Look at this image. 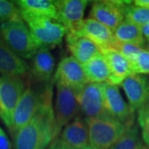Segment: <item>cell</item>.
Masks as SVG:
<instances>
[{
	"mask_svg": "<svg viewBox=\"0 0 149 149\" xmlns=\"http://www.w3.org/2000/svg\"><path fill=\"white\" fill-rule=\"evenodd\" d=\"M52 87L46 85L40 92V105L32 120L14 135L15 149H46L56 139Z\"/></svg>",
	"mask_w": 149,
	"mask_h": 149,
	"instance_id": "6da1fadb",
	"label": "cell"
},
{
	"mask_svg": "<svg viewBox=\"0 0 149 149\" xmlns=\"http://www.w3.org/2000/svg\"><path fill=\"white\" fill-rule=\"evenodd\" d=\"M0 38L23 60L32 59L42 47L21 16L0 23Z\"/></svg>",
	"mask_w": 149,
	"mask_h": 149,
	"instance_id": "7a4b0ae2",
	"label": "cell"
},
{
	"mask_svg": "<svg viewBox=\"0 0 149 149\" xmlns=\"http://www.w3.org/2000/svg\"><path fill=\"white\" fill-rule=\"evenodd\" d=\"M85 121L90 143L98 149H110L128 127L108 113L98 117L86 118Z\"/></svg>",
	"mask_w": 149,
	"mask_h": 149,
	"instance_id": "3957f363",
	"label": "cell"
},
{
	"mask_svg": "<svg viewBox=\"0 0 149 149\" xmlns=\"http://www.w3.org/2000/svg\"><path fill=\"white\" fill-rule=\"evenodd\" d=\"M20 16L42 47H48L61 44L67 32L63 25L51 18L23 13H20Z\"/></svg>",
	"mask_w": 149,
	"mask_h": 149,
	"instance_id": "277c9868",
	"label": "cell"
},
{
	"mask_svg": "<svg viewBox=\"0 0 149 149\" xmlns=\"http://www.w3.org/2000/svg\"><path fill=\"white\" fill-rule=\"evenodd\" d=\"M25 90L22 77L0 74V118L9 130L14 109Z\"/></svg>",
	"mask_w": 149,
	"mask_h": 149,
	"instance_id": "5b68a950",
	"label": "cell"
},
{
	"mask_svg": "<svg viewBox=\"0 0 149 149\" xmlns=\"http://www.w3.org/2000/svg\"><path fill=\"white\" fill-rule=\"evenodd\" d=\"M56 85L54 116L56 131L58 136L61 129L76 117L80 108L74 91L59 82H56Z\"/></svg>",
	"mask_w": 149,
	"mask_h": 149,
	"instance_id": "8992f818",
	"label": "cell"
},
{
	"mask_svg": "<svg viewBox=\"0 0 149 149\" xmlns=\"http://www.w3.org/2000/svg\"><path fill=\"white\" fill-rule=\"evenodd\" d=\"M104 83L87 82L74 93L79 108L86 118H95L106 113L104 108Z\"/></svg>",
	"mask_w": 149,
	"mask_h": 149,
	"instance_id": "52a82bcc",
	"label": "cell"
},
{
	"mask_svg": "<svg viewBox=\"0 0 149 149\" xmlns=\"http://www.w3.org/2000/svg\"><path fill=\"white\" fill-rule=\"evenodd\" d=\"M127 1H97L91 8L89 17L107 27L113 33L124 20V7Z\"/></svg>",
	"mask_w": 149,
	"mask_h": 149,
	"instance_id": "ba28073f",
	"label": "cell"
},
{
	"mask_svg": "<svg viewBox=\"0 0 149 149\" xmlns=\"http://www.w3.org/2000/svg\"><path fill=\"white\" fill-rule=\"evenodd\" d=\"M40 105V92L27 86L14 109L10 132L13 135L27 125L37 113Z\"/></svg>",
	"mask_w": 149,
	"mask_h": 149,
	"instance_id": "9c48e42d",
	"label": "cell"
},
{
	"mask_svg": "<svg viewBox=\"0 0 149 149\" xmlns=\"http://www.w3.org/2000/svg\"><path fill=\"white\" fill-rule=\"evenodd\" d=\"M54 80L76 93L88 82L82 65L72 56L65 57L58 64Z\"/></svg>",
	"mask_w": 149,
	"mask_h": 149,
	"instance_id": "30bf717a",
	"label": "cell"
},
{
	"mask_svg": "<svg viewBox=\"0 0 149 149\" xmlns=\"http://www.w3.org/2000/svg\"><path fill=\"white\" fill-rule=\"evenodd\" d=\"M104 108L106 113L128 126L133 124L134 112L124 101L118 85L105 82L104 86Z\"/></svg>",
	"mask_w": 149,
	"mask_h": 149,
	"instance_id": "8fae6325",
	"label": "cell"
},
{
	"mask_svg": "<svg viewBox=\"0 0 149 149\" xmlns=\"http://www.w3.org/2000/svg\"><path fill=\"white\" fill-rule=\"evenodd\" d=\"M69 32H74L89 38L99 47L100 51L112 48L116 41L113 33L108 27L90 17L84 19L77 27Z\"/></svg>",
	"mask_w": 149,
	"mask_h": 149,
	"instance_id": "7c38bea8",
	"label": "cell"
},
{
	"mask_svg": "<svg viewBox=\"0 0 149 149\" xmlns=\"http://www.w3.org/2000/svg\"><path fill=\"white\" fill-rule=\"evenodd\" d=\"M57 9L56 22L63 25L67 32L73 30L84 20V13L88 1L59 0L53 1Z\"/></svg>",
	"mask_w": 149,
	"mask_h": 149,
	"instance_id": "4fadbf2b",
	"label": "cell"
},
{
	"mask_svg": "<svg viewBox=\"0 0 149 149\" xmlns=\"http://www.w3.org/2000/svg\"><path fill=\"white\" fill-rule=\"evenodd\" d=\"M133 112L139 110L149 98V80L143 74H130L121 84Z\"/></svg>",
	"mask_w": 149,
	"mask_h": 149,
	"instance_id": "5bb4252c",
	"label": "cell"
},
{
	"mask_svg": "<svg viewBox=\"0 0 149 149\" xmlns=\"http://www.w3.org/2000/svg\"><path fill=\"white\" fill-rule=\"evenodd\" d=\"M66 45L74 57L81 65L100 54L99 47L89 38L74 32H66Z\"/></svg>",
	"mask_w": 149,
	"mask_h": 149,
	"instance_id": "9a60e30c",
	"label": "cell"
},
{
	"mask_svg": "<svg viewBox=\"0 0 149 149\" xmlns=\"http://www.w3.org/2000/svg\"><path fill=\"white\" fill-rule=\"evenodd\" d=\"M100 52L106 59L109 68V77L107 83L113 85H121L130 74H133L132 65L128 60L113 48L101 50Z\"/></svg>",
	"mask_w": 149,
	"mask_h": 149,
	"instance_id": "2e32d148",
	"label": "cell"
},
{
	"mask_svg": "<svg viewBox=\"0 0 149 149\" xmlns=\"http://www.w3.org/2000/svg\"><path fill=\"white\" fill-rule=\"evenodd\" d=\"M29 70L25 60L18 56L0 38V74L22 77Z\"/></svg>",
	"mask_w": 149,
	"mask_h": 149,
	"instance_id": "e0dca14e",
	"label": "cell"
},
{
	"mask_svg": "<svg viewBox=\"0 0 149 149\" xmlns=\"http://www.w3.org/2000/svg\"><path fill=\"white\" fill-rule=\"evenodd\" d=\"M60 139L75 149L85 148L90 143L89 129L85 119L76 116L63 128Z\"/></svg>",
	"mask_w": 149,
	"mask_h": 149,
	"instance_id": "ac0fdd59",
	"label": "cell"
},
{
	"mask_svg": "<svg viewBox=\"0 0 149 149\" xmlns=\"http://www.w3.org/2000/svg\"><path fill=\"white\" fill-rule=\"evenodd\" d=\"M32 73L39 81L49 82L53 74L55 60L47 47H42L32 58Z\"/></svg>",
	"mask_w": 149,
	"mask_h": 149,
	"instance_id": "d6986e66",
	"label": "cell"
},
{
	"mask_svg": "<svg viewBox=\"0 0 149 149\" xmlns=\"http://www.w3.org/2000/svg\"><path fill=\"white\" fill-rule=\"evenodd\" d=\"M15 4L19 13H28L36 16L45 17L56 21L57 9L53 1L50 0H19Z\"/></svg>",
	"mask_w": 149,
	"mask_h": 149,
	"instance_id": "ffe728a7",
	"label": "cell"
},
{
	"mask_svg": "<svg viewBox=\"0 0 149 149\" xmlns=\"http://www.w3.org/2000/svg\"><path fill=\"white\" fill-rule=\"evenodd\" d=\"M88 82L105 83L109 77V68L102 53L97 55L88 63L82 65Z\"/></svg>",
	"mask_w": 149,
	"mask_h": 149,
	"instance_id": "44dd1931",
	"label": "cell"
},
{
	"mask_svg": "<svg viewBox=\"0 0 149 149\" xmlns=\"http://www.w3.org/2000/svg\"><path fill=\"white\" fill-rule=\"evenodd\" d=\"M113 36L117 41L137 45L141 47L144 43V37L141 27L126 19L116 28L113 32Z\"/></svg>",
	"mask_w": 149,
	"mask_h": 149,
	"instance_id": "7402d4cb",
	"label": "cell"
},
{
	"mask_svg": "<svg viewBox=\"0 0 149 149\" xmlns=\"http://www.w3.org/2000/svg\"><path fill=\"white\" fill-rule=\"evenodd\" d=\"M143 139L139 136V130L137 125L128 126L125 132L112 146L110 149H146Z\"/></svg>",
	"mask_w": 149,
	"mask_h": 149,
	"instance_id": "603a6c76",
	"label": "cell"
},
{
	"mask_svg": "<svg viewBox=\"0 0 149 149\" xmlns=\"http://www.w3.org/2000/svg\"><path fill=\"white\" fill-rule=\"evenodd\" d=\"M123 13L126 20L139 27H142L149 22V9L136 7L129 3L124 7Z\"/></svg>",
	"mask_w": 149,
	"mask_h": 149,
	"instance_id": "cb8c5ba5",
	"label": "cell"
},
{
	"mask_svg": "<svg viewBox=\"0 0 149 149\" xmlns=\"http://www.w3.org/2000/svg\"><path fill=\"white\" fill-rule=\"evenodd\" d=\"M112 48L114 49L118 53L121 54L123 56H124L127 60H128V61L131 63V65L135 63L139 55L144 51L143 47H139L137 45L122 42L117 40L113 43Z\"/></svg>",
	"mask_w": 149,
	"mask_h": 149,
	"instance_id": "d4e9b609",
	"label": "cell"
},
{
	"mask_svg": "<svg viewBox=\"0 0 149 149\" xmlns=\"http://www.w3.org/2000/svg\"><path fill=\"white\" fill-rule=\"evenodd\" d=\"M138 121L142 132V139L149 148V98L138 110Z\"/></svg>",
	"mask_w": 149,
	"mask_h": 149,
	"instance_id": "484cf974",
	"label": "cell"
},
{
	"mask_svg": "<svg viewBox=\"0 0 149 149\" xmlns=\"http://www.w3.org/2000/svg\"><path fill=\"white\" fill-rule=\"evenodd\" d=\"M20 17V13L13 2L0 0V23Z\"/></svg>",
	"mask_w": 149,
	"mask_h": 149,
	"instance_id": "4316f807",
	"label": "cell"
},
{
	"mask_svg": "<svg viewBox=\"0 0 149 149\" xmlns=\"http://www.w3.org/2000/svg\"><path fill=\"white\" fill-rule=\"evenodd\" d=\"M133 73L136 74H149V51H143L132 65Z\"/></svg>",
	"mask_w": 149,
	"mask_h": 149,
	"instance_id": "83f0119b",
	"label": "cell"
},
{
	"mask_svg": "<svg viewBox=\"0 0 149 149\" xmlns=\"http://www.w3.org/2000/svg\"><path fill=\"white\" fill-rule=\"evenodd\" d=\"M47 149H75L61 139H56L50 143Z\"/></svg>",
	"mask_w": 149,
	"mask_h": 149,
	"instance_id": "f1b7e54d",
	"label": "cell"
},
{
	"mask_svg": "<svg viewBox=\"0 0 149 149\" xmlns=\"http://www.w3.org/2000/svg\"><path fill=\"white\" fill-rule=\"evenodd\" d=\"M0 149H12V144L4 130L0 127Z\"/></svg>",
	"mask_w": 149,
	"mask_h": 149,
	"instance_id": "f546056e",
	"label": "cell"
},
{
	"mask_svg": "<svg viewBox=\"0 0 149 149\" xmlns=\"http://www.w3.org/2000/svg\"><path fill=\"white\" fill-rule=\"evenodd\" d=\"M133 5L139 8L149 9V0H136L133 2Z\"/></svg>",
	"mask_w": 149,
	"mask_h": 149,
	"instance_id": "4dcf8cb0",
	"label": "cell"
},
{
	"mask_svg": "<svg viewBox=\"0 0 149 149\" xmlns=\"http://www.w3.org/2000/svg\"><path fill=\"white\" fill-rule=\"evenodd\" d=\"M141 30H142L143 37H146L148 39H149V22L143 25V26H142Z\"/></svg>",
	"mask_w": 149,
	"mask_h": 149,
	"instance_id": "1f68e13d",
	"label": "cell"
},
{
	"mask_svg": "<svg viewBox=\"0 0 149 149\" xmlns=\"http://www.w3.org/2000/svg\"><path fill=\"white\" fill-rule=\"evenodd\" d=\"M83 149H98V148H95L94 146H92V145H91V144H89L88 146H86L85 148H83Z\"/></svg>",
	"mask_w": 149,
	"mask_h": 149,
	"instance_id": "d6a6232c",
	"label": "cell"
},
{
	"mask_svg": "<svg viewBox=\"0 0 149 149\" xmlns=\"http://www.w3.org/2000/svg\"><path fill=\"white\" fill-rule=\"evenodd\" d=\"M146 149H149V148H148V147H147V148H146Z\"/></svg>",
	"mask_w": 149,
	"mask_h": 149,
	"instance_id": "836d02e7",
	"label": "cell"
}]
</instances>
